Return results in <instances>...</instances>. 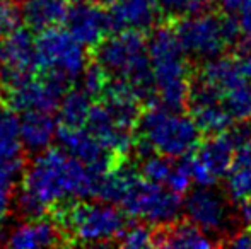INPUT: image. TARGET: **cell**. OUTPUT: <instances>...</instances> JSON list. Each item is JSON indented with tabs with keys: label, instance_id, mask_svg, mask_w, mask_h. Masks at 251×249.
Listing matches in <instances>:
<instances>
[{
	"label": "cell",
	"instance_id": "8992f818",
	"mask_svg": "<svg viewBox=\"0 0 251 249\" xmlns=\"http://www.w3.org/2000/svg\"><path fill=\"white\" fill-rule=\"evenodd\" d=\"M125 212L109 202H79L62 206L58 226L77 244L100 246L118 239L125 224Z\"/></svg>",
	"mask_w": 251,
	"mask_h": 249
},
{
	"label": "cell",
	"instance_id": "1f68e13d",
	"mask_svg": "<svg viewBox=\"0 0 251 249\" xmlns=\"http://www.w3.org/2000/svg\"><path fill=\"white\" fill-rule=\"evenodd\" d=\"M236 14H238L236 19H238L243 40L251 41V0H241Z\"/></svg>",
	"mask_w": 251,
	"mask_h": 249
},
{
	"label": "cell",
	"instance_id": "4316f807",
	"mask_svg": "<svg viewBox=\"0 0 251 249\" xmlns=\"http://www.w3.org/2000/svg\"><path fill=\"white\" fill-rule=\"evenodd\" d=\"M226 193L234 203L251 200V169L232 166L226 180Z\"/></svg>",
	"mask_w": 251,
	"mask_h": 249
},
{
	"label": "cell",
	"instance_id": "8d00e7d4",
	"mask_svg": "<svg viewBox=\"0 0 251 249\" xmlns=\"http://www.w3.org/2000/svg\"><path fill=\"white\" fill-rule=\"evenodd\" d=\"M219 7H221L222 12H227V14H234L238 10L239 3L241 0H214Z\"/></svg>",
	"mask_w": 251,
	"mask_h": 249
},
{
	"label": "cell",
	"instance_id": "ffe728a7",
	"mask_svg": "<svg viewBox=\"0 0 251 249\" xmlns=\"http://www.w3.org/2000/svg\"><path fill=\"white\" fill-rule=\"evenodd\" d=\"M217 241L212 239L208 232L200 229L193 222L186 220H176L171 226L157 227L155 230L154 246L161 248H176V249H207L212 246H217Z\"/></svg>",
	"mask_w": 251,
	"mask_h": 249
},
{
	"label": "cell",
	"instance_id": "e575fe53",
	"mask_svg": "<svg viewBox=\"0 0 251 249\" xmlns=\"http://www.w3.org/2000/svg\"><path fill=\"white\" fill-rule=\"evenodd\" d=\"M232 166L248 167V169H251V138L246 140L243 145H239L238 149H236L234 164H232Z\"/></svg>",
	"mask_w": 251,
	"mask_h": 249
},
{
	"label": "cell",
	"instance_id": "7c38bea8",
	"mask_svg": "<svg viewBox=\"0 0 251 249\" xmlns=\"http://www.w3.org/2000/svg\"><path fill=\"white\" fill-rule=\"evenodd\" d=\"M69 80L55 73H47L43 79L29 77L24 82L5 91L7 104L19 113L27 111H55L69 89Z\"/></svg>",
	"mask_w": 251,
	"mask_h": 249
},
{
	"label": "cell",
	"instance_id": "4fadbf2b",
	"mask_svg": "<svg viewBox=\"0 0 251 249\" xmlns=\"http://www.w3.org/2000/svg\"><path fill=\"white\" fill-rule=\"evenodd\" d=\"M63 23L67 26V31L86 48L98 46L113 31L109 12L102 7V3L93 2V0L69 5Z\"/></svg>",
	"mask_w": 251,
	"mask_h": 249
},
{
	"label": "cell",
	"instance_id": "44dd1931",
	"mask_svg": "<svg viewBox=\"0 0 251 249\" xmlns=\"http://www.w3.org/2000/svg\"><path fill=\"white\" fill-rule=\"evenodd\" d=\"M69 0H24L21 17L33 31H45L65 21Z\"/></svg>",
	"mask_w": 251,
	"mask_h": 249
},
{
	"label": "cell",
	"instance_id": "d590c367",
	"mask_svg": "<svg viewBox=\"0 0 251 249\" xmlns=\"http://www.w3.org/2000/svg\"><path fill=\"white\" fill-rule=\"evenodd\" d=\"M236 217L241 227H251V200L236 203Z\"/></svg>",
	"mask_w": 251,
	"mask_h": 249
},
{
	"label": "cell",
	"instance_id": "8fae6325",
	"mask_svg": "<svg viewBox=\"0 0 251 249\" xmlns=\"http://www.w3.org/2000/svg\"><path fill=\"white\" fill-rule=\"evenodd\" d=\"M236 145L227 130L210 135L188 154L192 180L197 186H214L221 178L227 176L232 169Z\"/></svg>",
	"mask_w": 251,
	"mask_h": 249
},
{
	"label": "cell",
	"instance_id": "2e32d148",
	"mask_svg": "<svg viewBox=\"0 0 251 249\" xmlns=\"http://www.w3.org/2000/svg\"><path fill=\"white\" fill-rule=\"evenodd\" d=\"M65 239L62 227L43 217H33L19 224L7 236V246L14 249H38L58 246Z\"/></svg>",
	"mask_w": 251,
	"mask_h": 249
},
{
	"label": "cell",
	"instance_id": "3957f363",
	"mask_svg": "<svg viewBox=\"0 0 251 249\" xmlns=\"http://www.w3.org/2000/svg\"><path fill=\"white\" fill-rule=\"evenodd\" d=\"M96 63L113 79H123L133 86L140 99L155 97L149 48L142 31H116L96 46Z\"/></svg>",
	"mask_w": 251,
	"mask_h": 249
},
{
	"label": "cell",
	"instance_id": "d4e9b609",
	"mask_svg": "<svg viewBox=\"0 0 251 249\" xmlns=\"http://www.w3.org/2000/svg\"><path fill=\"white\" fill-rule=\"evenodd\" d=\"M173 157L162 156L157 152H146L142 154V160H140V174L146 180L152 181V183L166 184L173 173Z\"/></svg>",
	"mask_w": 251,
	"mask_h": 249
},
{
	"label": "cell",
	"instance_id": "cb8c5ba5",
	"mask_svg": "<svg viewBox=\"0 0 251 249\" xmlns=\"http://www.w3.org/2000/svg\"><path fill=\"white\" fill-rule=\"evenodd\" d=\"M222 104L234 121L251 120V82H243L222 94Z\"/></svg>",
	"mask_w": 251,
	"mask_h": 249
},
{
	"label": "cell",
	"instance_id": "603a6c76",
	"mask_svg": "<svg viewBox=\"0 0 251 249\" xmlns=\"http://www.w3.org/2000/svg\"><path fill=\"white\" fill-rule=\"evenodd\" d=\"M21 118L9 104H0V156L21 157Z\"/></svg>",
	"mask_w": 251,
	"mask_h": 249
},
{
	"label": "cell",
	"instance_id": "ac0fdd59",
	"mask_svg": "<svg viewBox=\"0 0 251 249\" xmlns=\"http://www.w3.org/2000/svg\"><path fill=\"white\" fill-rule=\"evenodd\" d=\"M102 99L111 114L120 121L122 125L133 128L139 123L140 118V104L142 99L133 89L130 82L123 79H113L108 80L104 91H102Z\"/></svg>",
	"mask_w": 251,
	"mask_h": 249
},
{
	"label": "cell",
	"instance_id": "836d02e7",
	"mask_svg": "<svg viewBox=\"0 0 251 249\" xmlns=\"http://www.w3.org/2000/svg\"><path fill=\"white\" fill-rule=\"evenodd\" d=\"M10 213H12V195H10V188H0V230L7 224Z\"/></svg>",
	"mask_w": 251,
	"mask_h": 249
},
{
	"label": "cell",
	"instance_id": "f546056e",
	"mask_svg": "<svg viewBox=\"0 0 251 249\" xmlns=\"http://www.w3.org/2000/svg\"><path fill=\"white\" fill-rule=\"evenodd\" d=\"M21 21V9L14 0H0V38L16 29Z\"/></svg>",
	"mask_w": 251,
	"mask_h": 249
},
{
	"label": "cell",
	"instance_id": "484cf974",
	"mask_svg": "<svg viewBox=\"0 0 251 249\" xmlns=\"http://www.w3.org/2000/svg\"><path fill=\"white\" fill-rule=\"evenodd\" d=\"M154 241H155V230H152V226L146 222H140V220L130 224V226H125L118 236V244L130 249L154 246Z\"/></svg>",
	"mask_w": 251,
	"mask_h": 249
},
{
	"label": "cell",
	"instance_id": "5bb4252c",
	"mask_svg": "<svg viewBox=\"0 0 251 249\" xmlns=\"http://www.w3.org/2000/svg\"><path fill=\"white\" fill-rule=\"evenodd\" d=\"M56 138L67 154L82 160L100 174H104L116 162L115 154L109 152L86 126H60Z\"/></svg>",
	"mask_w": 251,
	"mask_h": 249
},
{
	"label": "cell",
	"instance_id": "d6986e66",
	"mask_svg": "<svg viewBox=\"0 0 251 249\" xmlns=\"http://www.w3.org/2000/svg\"><path fill=\"white\" fill-rule=\"evenodd\" d=\"M58 120L50 111H27L21 116V142L33 154L50 149L58 135Z\"/></svg>",
	"mask_w": 251,
	"mask_h": 249
},
{
	"label": "cell",
	"instance_id": "9c48e42d",
	"mask_svg": "<svg viewBox=\"0 0 251 249\" xmlns=\"http://www.w3.org/2000/svg\"><path fill=\"white\" fill-rule=\"evenodd\" d=\"M38 63L47 73H55L69 82L80 79L87 63V51L67 29L50 27L36 38Z\"/></svg>",
	"mask_w": 251,
	"mask_h": 249
},
{
	"label": "cell",
	"instance_id": "4dcf8cb0",
	"mask_svg": "<svg viewBox=\"0 0 251 249\" xmlns=\"http://www.w3.org/2000/svg\"><path fill=\"white\" fill-rule=\"evenodd\" d=\"M21 173H23L21 157L0 156V188H12Z\"/></svg>",
	"mask_w": 251,
	"mask_h": 249
},
{
	"label": "cell",
	"instance_id": "6da1fadb",
	"mask_svg": "<svg viewBox=\"0 0 251 249\" xmlns=\"http://www.w3.org/2000/svg\"><path fill=\"white\" fill-rule=\"evenodd\" d=\"M101 176L63 149H47L26 167L16 206L27 219L43 217L58 203L96 196Z\"/></svg>",
	"mask_w": 251,
	"mask_h": 249
},
{
	"label": "cell",
	"instance_id": "7402d4cb",
	"mask_svg": "<svg viewBox=\"0 0 251 249\" xmlns=\"http://www.w3.org/2000/svg\"><path fill=\"white\" fill-rule=\"evenodd\" d=\"M93 96L80 87L70 89L63 94L58 108V125L60 126H86L89 113L93 110Z\"/></svg>",
	"mask_w": 251,
	"mask_h": 249
},
{
	"label": "cell",
	"instance_id": "9a60e30c",
	"mask_svg": "<svg viewBox=\"0 0 251 249\" xmlns=\"http://www.w3.org/2000/svg\"><path fill=\"white\" fill-rule=\"evenodd\" d=\"M86 128L116 157L128 154L135 145L133 128H128V126L120 123L111 114V111L106 108L104 103L93 104Z\"/></svg>",
	"mask_w": 251,
	"mask_h": 249
},
{
	"label": "cell",
	"instance_id": "277c9868",
	"mask_svg": "<svg viewBox=\"0 0 251 249\" xmlns=\"http://www.w3.org/2000/svg\"><path fill=\"white\" fill-rule=\"evenodd\" d=\"M142 154L157 152L179 159L199 147L201 132L192 116L152 103L139 118Z\"/></svg>",
	"mask_w": 251,
	"mask_h": 249
},
{
	"label": "cell",
	"instance_id": "d6a6232c",
	"mask_svg": "<svg viewBox=\"0 0 251 249\" xmlns=\"http://www.w3.org/2000/svg\"><path fill=\"white\" fill-rule=\"evenodd\" d=\"M222 246L229 248H239V249H250L251 248V229L250 227H243V229L236 230L231 237L224 241Z\"/></svg>",
	"mask_w": 251,
	"mask_h": 249
},
{
	"label": "cell",
	"instance_id": "e0dca14e",
	"mask_svg": "<svg viewBox=\"0 0 251 249\" xmlns=\"http://www.w3.org/2000/svg\"><path fill=\"white\" fill-rule=\"evenodd\" d=\"M157 0H116L111 5L113 31H147L157 23Z\"/></svg>",
	"mask_w": 251,
	"mask_h": 249
},
{
	"label": "cell",
	"instance_id": "74e56055",
	"mask_svg": "<svg viewBox=\"0 0 251 249\" xmlns=\"http://www.w3.org/2000/svg\"><path fill=\"white\" fill-rule=\"evenodd\" d=\"M93 2H98V3H102V5H106V3H115L116 0H93Z\"/></svg>",
	"mask_w": 251,
	"mask_h": 249
},
{
	"label": "cell",
	"instance_id": "52a82bcc",
	"mask_svg": "<svg viewBox=\"0 0 251 249\" xmlns=\"http://www.w3.org/2000/svg\"><path fill=\"white\" fill-rule=\"evenodd\" d=\"M120 206L128 217L149 226H171L183 213L181 195L166 184L152 183L140 174L120 202Z\"/></svg>",
	"mask_w": 251,
	"mask_h": 249
},
{
	"label": "cell",
	"instance_id": "7a4b0ae2",
	"mask_svg": "<svg viewBox=\"0 0 251 249\" xmlns=\"http://www.w3.org/2000/svg\"><path fill=\"white\" fill-rule=\"evenodd\" d=\"M147 48L159 104L169 110L183 111L188 104L193 77L175 26H159L151 34Z\"/></svg>",
	"mask_w": 251,
	"mask_h": 249
},
{
	"label": "cell",
	"instance_id": "ba28073f",
	"mask_svg": "<svg viewBox=\"0 0 251 249\" xmlns=\"http://www.w3.org/2000/svg\"><path fill=\"white\" fill-rule=\"evenodd\" d=\"M183 213L190 222L199 226L212 237H217L219 246L236 230L243 229L232 210V200L214 186H197L183 200Z\"/></svg>",
	"mask_w": 251,
	"mask_h": 249
},
{
	"label": "cell",
	"instance_id": "f1b7e54d",
	"mask_svg": "<svg viewBox=\"0 0 251 249\" xmlns=\"http://www.w3.org/2000/svg\"><path fill=\"white\" fill-rule=\"evenodd\" d=\"M80 80H82V89L94 97L102 94V91H104L106 84L109 80V75L104 72V68L100 63H91V65L86 67L84 73L80 75Z\"/></svg>",
	"mask_w": 251,
	"mask_h": 249
},
{
	"label": "cell",
	"instance_id": "30bf717a",
	"mask_svg": "<svg viewBox=\"0 0 251 249\" xmlns=\"http://www.w3.org/2000/svg\"><path fill=\"white\" fill-rule=\"evenodd\" d=\"M40 68L36 38L29 27H16L0 43V86L3 91L24 82Z\"/></svg>",
	"mask_w": 251,
	"mask_h": 249
},
{
	"label": "cell",
	"instance_id": "5b68a950",
	"mask_svg": "<svg viewBox=\"0 0 251 249\" xmlns=\"http://www.w3.org/2000/svg\"><path fill=\"white\" fill-rule=\"evenodd\" d=\"M186 57L197 62H207L221 57L231 48H238L243 36L234 14L199 12L179 17L175 23Z\"/></svg>",
	"mask_w": 251,
	"mask_h": 249
},
{
	"label": "cell",
	"instance_id": "83f0119b",
	"mask_svg": "<svg viewBox=\"0 0 251 249\" xmlns=\"http://www.w3.org/2000/svg\"><path fill=\"white\" fill-rule=\"evenodd\" d=\"M212 2L214 0H157V5L161 9V14L171 19H179V17L203 12L210 7Z\"/></svg>",
	"mask_w": 251,
	"mask_h": 249
}]
</instances>
